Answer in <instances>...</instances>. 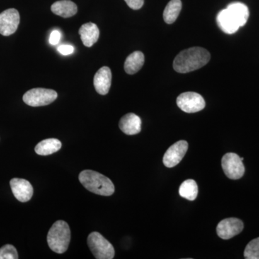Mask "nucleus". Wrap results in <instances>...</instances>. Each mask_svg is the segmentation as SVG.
Masks as SVG:
<instances>
[{"label": "nucleus", "instance_id": "1", "mask_svg": "<svg viewBox=\"0 0 259 259\" xmlns=\"http://www.w3.org/2000/svg\"><path fill=\"white\" fill-rule=\"evenodd\" d=\"M210 59V54L203 48L192 47L181 51L174 61V69L182 74L203 67Z\"/></svg>", "mask_w": 259, "mask_h": 259}, {"label": "nucleus", "instance_id": "2", "mask_svg": "<svg viewBox=\"0 0 259 259\" xmlns=\"http://www.w3.org/2000/svg\"><path fill=\"white\" fill-rule=\"evenodd\" d=\"M81 185L94 194L110 196L115 192V186L110 179L93 170H83L79 174Z\"/></svg>", "mask_w": 259, "mask_h": 259}, {"label": "nucleus", "instance_id": "3", "mask_svg": "<svg viewBox=\"0 0 259 259\" xmlns=\"http://www.w3.org/2000/svg\"><path fill=\"white\" fill-rule=\"evenodd\" d=\"M71 231L65 221H56L48 233L47 242L49 248L57 253H64L69 248Z\"/></svg>", "mask_w": 259, "mask_h": 259}, {"label": "nucleus", "instance_id": "4", "mask_svg": "<svg viewBox=\"0 0 259 259\" xmlns=\"http://www.w3.org/2000/svg\"><path fill=\"white\" fill-rule=\"evenodd\" d=\"M88 243L92 253L97 259H112L115 257V249L106 238L97 232L90 233Z\"/></svg>", "mask_w": 259, "mask_h": 259}, {"label": "nucleus", "instance_id": "5", "mask_svg": "<svg viewBox=\"0 0 259 259\" xmlns=\"http://www.w3.org/2000/svg\"><path fill=\"white\" fill-rule=\"evenodd\" d=\"M57 97L58 94L54 90L35 88L29 90L24 95L23 101L29 106L41 107L50 105Z\"/></svg>", "mask_w": 259, "mask_h": 259}, {"label": "nucleus", "instance_id": "6", "mask_svg": "<svg viewBox=\"0 0 259 259\" xmlns=\"http://www.w3.org/2000/svg\"><path fill=\"white\" fill-rule=\"evenodd\" d=\"M222 167L225 175L231 180H239L245 173L243 160L234 153H228L222 158Z\"/></svg>", "mask_w": 259, "mask_h": 259}, {"label": "nucleus", "instance_id": "7", "mask_svg": "<svg viewBox=\"0 0 259 259\" xmlns=\"http://www.w3.org/2000/svg\"><path fill=\"white\" fill-rule=\"evenodd\" d=\"M177 103L182 111L187 113H194L203 110L205 101L198 93L188 92L181 94L177 97Z\"/></svg>", "mask_w": 259, "mask_h": 259}, {"label": "nucleus", "instance_id": "8", "mask_svg": "<svg viewBox=\"0 0 259 259\" xmlns=\"http://www.w3.org/2000/svg\"><path fill=\"white\" fill-rule=\"evenodd\" d=\"M188 143L185 141H177L167 150L163 156V163L167 168H173L180 163L188 150Z\"/></svg>", "mask_w": 259, "mask_h": 259}, {"label": "nucleus", "instance_id": "9", "mask_svg": "<svg viewBox=\"0 0 259 259\" xmlns=\"http://www.w3.org/2000/svg\"><path fill=\"white\" fill-rule=\"evenodd\" d=\"M20 24V14L14 8L5 10L0 13V34L9 36L15 33Z\"/></svg>", "mask_w": 259, "mask_h": 259}, {"label": "nucleus", "instance_id": "10", "mask_svg": "<svg viewBox=\"0 0 259 259\" xmlns=\"http://www.w3.org/2000/svg\"><path fill=\"white\" fill-rule=\"evenodd\" d=\"M243 227L241 220L236 218H226L218 225L217 234L222 239H231L241 233Z\"/></svg>", "mask_w": 259, "mask_h": 259}, {"label": "nucleus", "instance_id": "11", "mask_svg": "<svg viewBox=\"0 0 259 259\" xmlns=\"http://www.w3.org/2000/svg\"><path fill=\"white\" fill-rule=\"evenodd\" d=\"M10 187L15 198L21 202H28L33 194L31 184L24 179H13L10 181Z\"/></svg>", "mask_w": 259, "mask_h": 259}, {"label": "nucleus", "instance_id": "12", "mask_svg": "<svg viewBox=\"0 0 259 259\" xmlns=\"http://www.w3.org/2000/svg\"><path fill=\"white\" fill-rule=\"evenodd\" d=\"M112 72L110 68L103 66L97 71L94 77V86L97 93L107 95L111 87Z\"/></svg>", "mask_w": 259, "mask_h": 259}, {"label": "nucleus", "instance_id": "13", "mask_svg": "<svg viewBox=\"0 0 259 259\" xmlns=\"http://www.w3.org/2000/svg\"><path fill=\"white\" fill-rule=\"evenodd\" d=\"M218 27L227 34H233L241 28L239 23L228 9L221 10L217 16Z\"/></svg>", "mask_w": 259, "mask_h": 259}, {"label": "nucleus", "instance_id": "14", "mask_svg": "<svg viewBox=\"0 0 259 259\" xmlns=\"http://www.w3.org/2000/svg\"><path fill=\"white\" fill-rule=\"evenodd\" d=\"M119 127L126 135L139 134L141 131V120L134 113H128L120 119Z\"/></svg>", "mask_w": 259, "mask_h": 259}, {"label": "nucleus", "instance_id": "15", "mask_svg": "<svg viewBox=\"0 0 259 259\" xmlns=\"http://www.w3.org/2000/svg\"><path fill=\"white\" fill-rule=\"evenodd\" d=\"M80 36L83 45L86 47H92L98 40L100 30L95 23L83 24L79 30Z\"/></svg>", "mask_w": 259, "mask_h": 259}, {"label": "nucleus", "instance_id": "16", "mask_svg": "<svg viewBox=\"0 0 259 259\" xmlns=\"http://www.w3.org/2000/svg\"><path fill=\"white\" fill-rule=\"evenodd\" d=\"M51 11L56 15L68 18L74 16L77 13V6L70 0H60L51 5Z\"/></svg>", "mask_w": 259, "mask_h": 259}, {"label": "nucleus", "instance_id": "17", "mask_svg": "<svg viewBox=\"0 0 259 259\" xmlns=\"http://www.w3.org/2000/svg\"><path fill=\"white\" fill-rule=\"evenodd\" d=\"M145 57L141 51H135L126 59L124 68L128 74H134L141 70L144 66Z\"/></svg>", "mask_w": 259, "mask_h": 259}, {"label": "nucleus", "instance_id": "18", "mask_svg": "<svg viewBox=\"0 0 259 259\" xmlns=\"http://www.w3.org/2000/svg\"><path fill=\"white\" fill-rule=\"evenodd\" d=\"M61 143L59 140L56 139H49L40 141L35 146V151L37 154L40 156H48L57 152L61 148Z\"/></svg>", "mask_w": 259, "mask_h": 259}, {"label": "nucleus", "instance_id": "19", "mask_svg": "<svg viewBox=\"0 0 259 259\" xmlns=\"http://www.w3.org/2000/svg\"><path fill=\"white\" fill-rule=\"evenodd\" d=\"M227 9L236 18L240 26H244L249 18V10L246 5L241 3H233L227 7Z\"/></svg>", "mask_w": 259, "mask_h": 259}, {"label": "nucleus", "instance_id": "20", "mask_svg": "<svg viewBox=\"0 0 259 259\" xmlns=\"http://www.w3.org/2000/svg\"><path fill=\"white\" fill-rule=\"evenodd\" d=\"M182 3L181 0H171L167 4L163 11V19L167 24H172L176 21L182 10Z\"/></svg>", "mask_w": 259, "mask_h": 259}, {"label": "nucleus", "instance_id": "21", "mask_svg": "<svg viewBox=\"0 0 259 259\" xmlns=\"http://www.w3.org/2000/svg\"><path fill=\"white\" fill-rule=\"evenodd\" d=\"M179 193L181 197L188 200L194 201L198 194V187L195 181L187 180L181 185Z\"/></svg>", "mask_w": 259, "mask_h": 259}, {"label": "nucleus", "instance_id": "22", "mask_svg": "<svg viewBox=\"0 0 259 259\" xmlns=\"http://www.w3.org/2000/svg\"><path fill=\"white\" fill-rule=\"evenodd\" d=\"M244 257L246 259H259V238L248 243L245 248Z\"/></svg>", "mask_w": 259, "mask_h": 259}, {"label": "nucleus", "instance_id": "23", "mask_svg": "<svg viewBox=\"0 0 259 259\" xmlns=\"http://www.w3.org/2000/svg\"><path fill=\"white\" fill-rule=\"evenodd\" d=\"M18 253L13 245L8 244L0 248V259H18Z\"/></svg>", "mask_w": 259, "mask_h": 259}, {"label": "nucleus", "instance_id": "24", "mask_svg": "<svg viewBox=\"0 0 259 259\" xmlns=\"http://www.w3.org/2000/svg\"><path fill=\"white\" fill-rule=\"evenodd\" d=\"M125 2L129 8L135 10L141 9L144 4V0H125Z\"/></svg>", "mask_w": 259, "mask_h": 259}, {"label": "nucleus", "instance_id": "25", "mask_svg": "<svg viewBox=\"0 0 259 259\" xmlns=\"http://www.w3.org/2000/svg\"><path fill=\"white\" fill-rule=\"evenodd\" d=\"M61 37V34L59 30H54V31L51 33L50 38H49V42H50V44L53 46L57 45L59 41H60Z\"/></svg>", "mask_w": 259, "mask_h": 259}, {"label": "nucleus", "instance_id": "26", "mask_svg": "<svg viewBox=\"0 0 259 259\" xmlns=\"http://www.w3.org/2000/svg\"><path fill=\"white\" fill-rule=\"evenodd\" d=\"M58 51H59L61 54H62V55H70V54L74 53V48L72 46L62 45L58 48Z\"/></svg>", "mask_w": 259, "mask_h": 259}]
</instances>
